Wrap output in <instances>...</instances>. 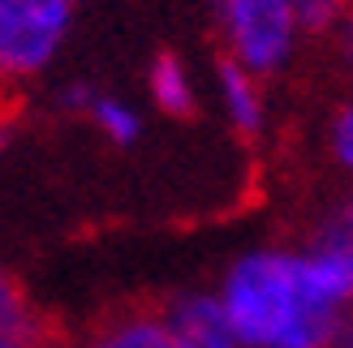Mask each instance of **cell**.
<instances>
[{
  "instance_id": "5bb4252c",
  "label": "cell",
  "mask_w": 353,
  "mask_h": 348,
  "mask_svg": "<svg viewBox=\"0 0 353 348\" xmlns=\"http://www.w3.org/2000/svg\"><path fill=\"white\" fill-rule=\"evenodd\" d=\"M9 151H13V120L0 112V160H5Z\"/></svg>"
},
{
  "instance_id": "9c48e42d",
  "label": "cell",
  "mask_w": 353,
  "mask_h": 348,
  "mask_svg": "<svg viewBox=\"0 0 353 348\" xmlns=\"http://www.w3.org/2000/svg\"><path fill=\"white\" fill-rule=\"evenodd\" d=\"M74 348H172L168 331L160 323V309H121L108 314L99 327H91V336Z\"/></svg>"
},
{
  "instance_id": "6da1fadb",
  "label": "cell",
  "mask_w": 353,
  "mask_h": 348,
  "mask_svg": "<svg viewBox=\"0 0 353 348\" xmlns=\"http://www.w3.org/2000/svg\"><path fill=\"white\" fill-rule=\"evenodd\" d=\"M216 297L241 348H332L353 309L297 246H254L224 267Z\"/></svg>"
},
{
  "instance_id": "ba28073f",
  "label": "cell",
  "mask_w": 353,
  "mask_h": 348,
  "mask_svg": "<svg viewBox=\"0 0 353 348\" xmlns=\"http://www.w3.org/2000/svg\"><path fill=\"white\" fill-rule=\"evenodd\" d=\"M147 99L155 112L172 120H185L199 112V78L181 52H160L147 65Z\"/></svg>"
},
{
  "instance_id": "3957f363",
  "label": "cell",
  "mask_w": 353,
  "mask_h": 348,
  "mask_svg": "<svg viewBox=\"0 0 353 348\" xmlns=\"http://www.w3.org/2000/svg\"><path fill=\"white\" fill-rule=\"evenodd\" d=\"M82 0H0V91L39 82L69 43Z\"/></svg>"
},
{
  "instance_id": "ac0fdd59",
  "label": "cell",
  "mask_w": 353,
  "mask_h": 348,
  "mask_svg": "<svg viewBox=\"0 0 353 348\" xmlns=\"http://www.w3.org/2000/svg\"><path fill=\"white\" fill-rule=\"evenodd\" d=\"M0 112H5V108H0Z\"/></svg>"
},
{
  "instance_id": "e0dca14e",
  "label": "cell",
  "mask_w": 353,
  "mask_h": 348,
  "mask_svg": "<svg viewBox=\"0 0 353 348\" xmlns=\"http://www.w3.org/2000/svg\"><path fill=\"white\" fill-rule=\"evenodd\" d=\"M43 348H74V344H57V340H48V344H43Z\"/></svg>"
},
{
  "instance_id": "2e32d148",
  "label": "cell",
  "mask_w": 353,
  "mask_h": 348,
  "mask_svg": "<svg viewBox=\"0 0 353 348\" xmlns=\"http://www.w3.org/2000/svg\"><path fill=\"white\" fill-rule=\"evenodd\" d=\"M0 348H43V344H26V340H9V336H0Z\"/></svg>"
},
{
  "instance_id": "7a4b0ae2",
  "label": "cell",
  "mask_w": 353,
  "mask_h": 348,
  "mask_svg": "<svg viewBox=\"0 0 353 348\" xmlns=\"http://www.w3.org/2000/svg\"><path fill=\"white\" fill-rule=\"evenodd\" d=\"M211 13L224 61L241 65L263 82L285 74L306 43L293 0H211Z\"/></svg>"
},
{
  "instance_id": "52a82bcc",
  "label": "cell",
  "mask_w": 353,
  "mask_h": 348,
  "mask_svg": "<svg viewBox=\"0 0 353 348\" xmlns=\"http://www.w3.org/2000/svg\"><path fill=\"white\" fill-rule=\"evenodd\" d=\"M216 103L228 120V129L245 142H259L268 133V120H272V103H268V82L245 74L241 65L233 61H216Z\"/></svg>"
},
{
  "instance_id": "277c9868",
  "label": "cell",
  "mask_w": 353,
  "mask_h": 348,
  "mask_svg": "<svg viewBox=\"0 0 353 348\" xmlns=\"http://www.w3.org/2000/svg\"><path fill=\"white\" fill-rule=\"evenodd\" d=\"M297 250L310 258V267L323 275V284L353 309V189L327 198L310 215Z\"/></svg>"
},
{
  "instance_id": "8fae6325",
  "label": "cell",
  "mask_w": 353,
  "mask_h": 348,
  "mask_svg": "<svg viewBox=\"0 0 353 348\" xmlns=\"http://www.w3.org/2000/svg\"><path fill=\"white\" fill-rule=\"evenodd\" d=\"M297 26L306 39H332V30L345 22V13L353 9V0H293Z\"/></svg>"
},
{
  "instance_id": "9a60e30c",
  "label": "cell",
  "mask_w": 353,
  "mask_h": 348,
  "mask_svg": "<svg viewBox=\"0 0 353 348\" xmlns=\"http://www.w3.org/2000/svg\"><path fill=\"white\" fill-rule=\"evenodd\" d=\"M332 348H353V318L341 327V336H336V344H332Z\"/></svg>"
},
{
  "instance_id": "8992f818",
  "label": "cell",
  "mask_w": 353,
  "mask_h": 348,
  "mask_svg": "<svg viewBox=\"0 0 353 348\" xmlns=\"http://www.w3.org/2000/svg\"><path fill=\"white\" fill-rule=\"evenodd\" d=\"M160 323L172 348H241L216 288H185L160 305Z\"/></svg>"
},
{
  "instance_id": "5b68a950",
  "label": "cell",
  "mask_w": 353,
  "mask_h": 348,
  "mask_svg": "<svg viewBox=\"0 0 353 348\" xmlns=\"http://www.w3.org/2000/svg\"><path fill=\"white\" fill-rule=\"evenodd\" d=\"M57 108L65 116L86 120V125L112 146H134L147 129L143 108H138L134 99L117 95V91H103V86L86 82V78H69V82L57 86Z\"/></svg>"
},
{
  "instance_id": "4fadbf2b",
  "label": "cell",
  "mask_w": 353,
  "mask_h": 348,
  "mask_svg": "<svg viewBox=\"0 0 353 348\" xmlns=\"http://www.w3.org/2000/svg\"><path fill=\"white\" fill-rule=\"evenodd\" d=\"M332 47H336V61H341V69L353 78V9L345 13V22L332 30Z\"/></svg>"
},
{
  "instance_id": "30bf717a",
  "label": "cell",
  "mask_w": 353,
  "mask_h": 348,
  "mask_svg": "<svg viewBox=\"0 0 353 348\" xmlns=\"http://www.w3.org/2000/svg\"><path fill=\"white\" fill-rule=\"evenodd\" d=\"M0 336L9 340H26V344H48V327L43 314L34 309L26 284L0 263Z\"/></svg>"
},
{
  "instance_id": "7c38bea8",
  "label": "cell",
  "mask_w": 353,
  "mask_h": 348,
  "mask_svg": "<svg viewBox=\"0 0 353 348\" xmlns=\"http://www.w3.org/2000/svg\"><path fill=\"white\" fill-rule=\"evenodd\" d=\"M323 146H327V160L336 164V172H345V177L353 181V95L341 99V108L332 112Z\"/></svg>"
}]
</instances>
